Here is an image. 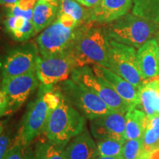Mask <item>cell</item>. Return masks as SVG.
<instances>
[{
  "label": "cell",
  "instance_id": "cell-1",
  "mask_svg": "<svg viewBox=\"0 0 159 159\" xmlns=\"http://www.w3.org/2000/svg\"><path fill=\"white\" fill-rule=\"evenodd\" d=\"M39 95L28 105L21 121L13 145L27 148L37 137L43 134L49 118L58 105L61 94L58 89L47 88L40 85Z\"/></svg>",
  "mask_w": 159,
  "mask_h": 159
},
{
  "label": "cell",
  "instance_id": "cell-2",
  "mask_svg": "<svg viewBox=\"0 0 159 159\" xmlns=\"http://www.w3.org/2000/svg\"><path fill=\"white\" fill-rule=\"evenodd\" d=\"M109 38L102 28L91 24L80 26L77 36L69 52L79 68L88 65H99L109 68Z\"/></svg>",
  "mask_w": 159,
  "mask_h": 159
},
{
  "label": "cell",
  "instance_id": "cell-3",
  "mask_svg": "<svg viewBox=\"0 0 159 159\" xmlns=\"http://www.w3.org/2000/svg\"><path fill=\"white\" fill-rule=\"evenodd\" d=\"M85 128V117L61 94L58 105L52 112L43 134L49 142L64 149Z\"/></svg>",
  "mask_w": 159,
  "mask_h": 159
},
{
  "label": "cell",
  "instance_id": "cell-4",
  "mask_svg": "<svg viewBox=\"0 0 159 159\" xmlns=\"http://www.w3.org/2000/svg\"><path fill=\"white\" fill-rule=\"evenodd\" d=\"M80 25L70 16L57 13L55 21L36 39L41 57H49L68 52Z\"/></svg>",
  "mask_w": 159,
  "mask_h": 159
},
{
  "label": "cell",
  "instance_id": "cell-5",
  "mask_svg": "<svg viewBox=\"0 0 159 159\" xmlns=\"http://www.w3.org/2000/svg\"><path fill=\"white\" fill-rule=\"evenodd\" d=\"M102 29L113 41L139 49L155 36L159 30V24L128 13Z\"/></svg>",
  "mask_w": 159,
  "mask_h": 159
},
{
  "label": "cell",
  "instance_id": "cell-6",
  "mask_svg": "<svg viewBox=\"0 0 159 159\" xmlns=\"http://www.w3.org/2000/svg\"><path fill=\"white\" fill-rule=\"evenodd\" d=\"M57 89L78 112L89 120L97 116L115 112L95 93L72 79H67L60 83Z\"/></svg>",
  "mask_w": 159,
  "mask_h": 159
},
{
  "label": "cell",
  "instance_id": "cell-7",
  "mask_svg": "<svg viewBox=\"0 0 159 159\" xmlns=\"http://www.w3.org/2000/svg\"><path fill=\"white\" fill-rule=\"evenodd\" d=\"M109 41L108 69L139 89L144 80L139 70L136 48L110 39Z\"/></svg>",
  "mask_w": 159,
  "mask_h": 159
},
{
  "label": "cell",
  "instance_id": "cell-8",
  "mask_svg": "<svg viewBox=\"0 0 159 159\" xmlns=\"http://www.w3.org/2000/svg\"><path fill=\"white\" fill-rule=\"evenodd\" d=\"M77 63L69 52L56 56L42 57L39 56L36 66V74L40 85L53 88L55 85L69 79Z\"/></svg>",
  "mask_w": 159,
  "mask_h": 159
},
{
  "label": "cell",
  "instance_id": "cell-9",
  "mask_svg": "<svg viewBox=\"0 0 159 159\" xmlns=\"http://www.w3.org/2000/svg\"><path fill=\"white\" fill-rule=\"evenodd\" d=\"M71 79L92 91L113 111L125 114L134 107L125 101L111 86L98 78L94 74L92 69L88 66L75 69L71 75Z\"/></svg>",
  "mask_w": 159,
  "mask_h": 159
},
{
  "label": "cell",
  "instance_id": "cell-10",
  "mask_svg": "<svg viewBox=\"0 0 159 159\" xmlns=\"http://www.w3.org/2000/svg\"><path fill=\"white\" fill-rule=\"evenodd\" d=\"M36 71L27 74L2 79L1 90L6 101L5 115L13 114L26 102L39 85Z\"/></svg>",
  "mask_w": 159,
  "mask_h": 159
},
{
  "label": "cell",
  "instance_id": "cell-11",
  "mask_svg": "<svg viewBox=\"0 0 159 159\" xmlns=\"http://www.w3.org/2000/svg\"><path fill=\"white\" fill-rule=\"evenodd\" d=\"M39 49L33 43L10 51L4 61L2 79L11 78L36 71Z\"/></svg>",
  "mask_w": 159,
  "mask_h": 159
},
{
  "label": "cell",
  "instance_id": "cell-12",
  "mask_svg": "<svg viewBox=\"0 0 159 159\" xmlns=\"http://www.w3.org/2000/svg\"><path fill=\"white\" fill-rule=\"evenodd\" d=\"M89 122L91 136L97 141L116 139L125 142V114L111 112L91 119Z\"/></svg>",
  "mask_w": 159,
  "mask_h": 159
},
{
  "label": "cell",
  "instance_id": "cell-13",
  "mask_svg": "<svg viewBox=\"0 0 159 159\" xmlns=\"http://www.w3.org/2000/svg\"><path fill=\"white\" fill-rule=\"evenodd\" d=\"M93 72L103 82L111 86L122 98L134 107L139 106V89L123 77L106 67L92 65Z\"/></svg>",
  "mask_w": 159,
  "mask_h": 159
},
{
  "label": "cell",
  "instance_id": "cell-14",
  "mask_svg": "<svg viewBox=\"0 0 159 159\" xmlns=\"http://www.w3.org/2000/svg\"><path fill=\"white\" fill-rule=\"evenodd\" d=\"M133 5V0H101L91 9L90 21L107 25L129 13Z\"/></svg>",
  "mask_w": 159,
  "mask_h": 159
},
{
  "label": "cell",
  "instance_id": "cell-15",
  "mask_svg": "<svg viewBox=\"0 0 159 159\" xmlns=\"http://www.w3.org/2000/svg\"><path fill=\"white\" fill-rule=\"evenodd\" d=\"M63 153L65 159H94L98 157L97 143L87 128L71 139Z\"/></svg>",
  "mask_w": 159,
  "mask_h": 159
},
{
  "label": "cell",
  "instance_id": "cell-16",
  "mask_svg": "<svg viewBox=\"0 0 159 159\" xmlns=\"http://www.w3.org/2000/svg\"><path fill=\"white\" fill-rule=\"evenodd\" d=\"M136 56L139 70L144 80L159 77V61L156 38L148 40L139 48Z\"/></svg>",
  "mask_w": 159,
  "mask_h": 159
},
{
  "label": "cell",
  "instance_id": "cell-17",
  "mask_svg": "<svg viewBox=\"0 0 159 159\" xmlns=\"http://www.w3.org/2000/svg\"><path fill=\"white\" fill-rule=\"evenodd\" d=\"M139 106L148 117L159 115V78L145 80L139 88Z\"/></svg>",
  "mask_w": 159,
  "mask_h": 159
},
{
  "label": "cell",
  "instance_id": "cell-18",
  "mask_svg": "<svg viewBox=\"0 0 159 159\" xmlns=\"http://www.w3.org/2000/svg\"><path fill=\"white\" fill-rule=\"evenodd\" d=\"M55 2L39 0L35 4L33 8L32 22L35 32L39 33L49 27L55 21L58 13V6Z\"/></svg>",
  "mask_w": 159,
  "mask_h": 159
},
{
  "label": "cell",
  "instance_id": "cell-19",
  "mask_svg": "<svg viewBox=\"0 0 159 159\" xmlns=\"http://www.w3.org/2000/svg\"><path fill=\"white\" fill-rule=\"evenodd\" d=\"M125 140L142 139L144 135L148 117L138 107H133L125 114Z\"/></svg>",
  "mask_w": 159,
  "mask_h": 159
},
{
  "label": "cell",
  "instance_id": "cell-20",
  "mask_svg": "<svg viewBox=\"0 0 159 159\" xmlns=\"http://www.w3.org/2000/svg\"><path fill=\"white\" fill-rule=\"evenodd\" d=\"M5 25L11 36L18 41H27L36 33L33 22L21 16H7Z\"/></svg>",
  "mask_w": 159,
  "mask_h": 159
},
{
  "label": "cell",
  "instance_id": "cell-21",
  "mask_svg": "<svg viewBox=\"0 0 159 159\" xmlns=\"http://www.w3.org/2000/svg\"><path fill=\"white\" fill-rule=\"evenodd\" d=\"M132 13L159 24V0H133Z\"/></svg>",
  "mask_w": 159,
  "mask_h": 159
},
{
  "label": "cell",
  "instance_id": "cell-22",
  "mask_svg": "<svg viewBox=\"0 0 159 159\" xmlns=\"http://www.w3.org/2000/svg\"><path fill=\"white\" fill-rule=\"evenodd\" d=\"M142 139L147 152L159 148V115L148 117Z\"/></svg>",
  "mask_w": 159,
  "mask_h": 159
},
{
  "label": "cell",
  "instance_id": "cell-23",
  "mask_svg": "<svg viewBox=\"0 0 159 159\" xmlns=\"http://www.w3.org/2000/svg\"><path fill=\"white\" fill-rule=\"evenodd\" d=\"M58 13H66L70 16L79 24H82L86 20L90 21L91 10H85L75 0H60Z\"/></svg>",
  "mask_w": 159,
  "mask_h": 159
},
{
  "label": "cell",
  "instance_id": "cell-24",
  "mask_svg": "<svg viewBox=\"0 0 159 159\" xmlns=\"http://www.w3.org/2000/svg\"><path fill=\"white\" fill-rule=\"evenodd\" d=\"M63 150L47 139L40 141L35 144L33 159H65Z\"/></svg>",
  "mask_w": 159,
  "mask_h": 159
},
{
  "label": "cell",
  "instance_id": "cell-25",
  "mask_svg": "<svg viewBox=\"0 0 159 159\" xmlns=\"http://www.w3.org/2000/svg\"><path fill=\"white\" fill-rule=\"evenodd\" d=\"M124 142L116 139H104V140L97 141L98 157H109V158L122 157Z\"/></svg>",
  "mask_w": 159,
  "mask_h": 159
},
{
  "label": "cell",
  "instance_id": "cell-26",
  "mask_svg": "<svg viewBox=\"0 0 159 159\" xmlns=\"http://www.w3.org/2000/svg\"><path fill=\"white\" fill-rule=\"evenodd\" d=\"M147 153L142 139H129L124 142L122 152V159H143Z\"/></svg>",
  "mask_w": 159,
  "mask_h": 159
},
{
  "label": "cell",
  "instance_id": "cell-27",
  "mask_svg": "<svg viewBox=\"0 0 159 159\" xmlns=\"http://www.w3.org/2000/svg\"><path fill=\"white\" fill-rule=\"evenodd\" d=\"M36 2L34 0H19L16 4L7 6V16H21L33 20V8Z\"/></svg>",
  "mask_w": 159,
  "mask_h": 159
},
{
  "label": "cell",
  "instance_id": "cell-28",
  "mask_svg": "<svg viewBox=\"0 0 159 159\" xmlns=\"http://www.w3.org/2000/svg\"><path fill=\"white\" fill-rule=\"evenodd\" d=\"M13 141L11 134L2 133L0 134V159H6L11 150Z\"/></svg>",
  "mask_w": 159,
  "mask_h": 159
},
{
  "label": "cell",
  "instance_id": "cell-29",
  "mask_svg": "<svg viewBox=\"0 0 159 159\" xmlns=\"http://www.w3.org/2000/svg\"><path fill=\"white\" fill-rule=\"evenodd\" d=\"M25 148L21 145H13L6 159H25Z\"/></svg>",
  "mask_w": 159,
  "mask_h": 159
},
{
  "label": "cell",
  "instance_id": "cell-30",
  "mask_svg": "<svg viewBox=\"0 0 159 159\" xmlns=\"http://www.w3.org/2000/svg\"><path fill=\"white\" fill-rule=\"evenodd\" d=\"M75 1L85 7L93 8L98 5L101 0H75Z\"/></svg>",
  "mask_w": 159,
  "mask_h": 159
},
{
  "label": "cell",
  "instance_id": "cell-31",
  "mask_svg": "<svg viewBox=\"0 0 159 159\" xmlns=\"http://www.w3.org/2000/svg\"><path fill=\"white\" fill-rule=\"evenodd\" d=\"M146 156L148 159H159V148L148 152Z\"/></svg>",
  "mask_w": 159,
  "mask_h": 159
},
{
  "label": "cell",
  "instance_id": "cell-32",
  "mask_svg": "<svg viewBox=\"0 0 159 159\" xmlns=\"http://www.w3.org/2000/svg\"><path fill=\"white\" fill-rule=\"evenodd\" d=\"M19 1V0H0V5H5L7 7V6L16 4Z\"/></svg>",
  "mask_w": 159,
  "mask_h": 159
},
{
  "label": "cell",
  "instance_id": "cell-33",
  "mask_svg": "<svg viewBox=\"0 0 159 159\" xmlns=\"http://www.w3.org/2000/svg\"><path fill=\"white\" fill-rule=\"evenodd\" d=\"M155 38H156L157 41V49H158V61H159V30L157 32L155 35Z\"/></svg>",
  "mask_w": 159,
  "mask_h": 159
},
{
  "label": "cell",
  "instance_id": "cell-34",
  "mask_svg": "<svg viewBox=\"0 0 159 159\" xmlns=\"http://www.w3.org/2000/svg\"><path fill=\"white\" fill-rule=\"evenodd\" d=\"M94 159H122V157H117V158H109V157H97Z\"/></svg>",
  "mask_w": 159,
  "mask_h": 159
},
{
  "label": "cell",
  "instance_id": "cell-35",
  "mask_svg": "<svg viewBox=\"0 0 159 159\" xmlns=\"http://www.w3.org/2000/svg\"><path fill=\"white\" fill-rule=\"evenodd\" d=\"M0 117H1V114H0ZM3 133V125L2 124L1 121H0V134Z\"/></svg>",
  "mask_w": 159,
  "mask_h": 159
},
{
  "label": "cell",
  "instance_id": "cell-36",
  "mask_svg": "<svg viewBox=\"0 0 159 159\" xmlns=\"http://www.w3.org/2000/svg\"><path fill=\"white\" fill-rule=\"evenodd\" d=\"M34 1L37 2V1H39V0H34ZM46 1H49V2H55V1H56V0H46Z\"/></svg>",
  "mask_w": 159,
  "mask_h": 159
},
{
  "label": "cell",
  "instance_id": "cell-37",
  "mask_svg": "<svg viewBox=\"0 0 159 159\" xmlns=\"http://www.w3.org/2000/svg\"><path fill=\"white\" fill-rule=\"evenodd\" d=\"M146 156H147V154H146ZM144 156V158H143V159H148V158H147V156Z\"/></svg>",
  "mask_w": 159,
  "mask_h": 159
}]
</instances>
